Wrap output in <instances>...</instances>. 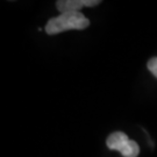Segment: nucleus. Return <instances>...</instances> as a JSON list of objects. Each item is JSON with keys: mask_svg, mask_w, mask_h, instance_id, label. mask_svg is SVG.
Returning a JSON list of instances; mask_svg holds the SVG:
<instances>
[{"mask_svg": "<svg viewBox=\"0 0 157 157\" xmlns=\"http://www.w3.org/2000/svg\"><path fill=\"white\" fill-rule=\"evenodd\" d=\"M147 67H148V70H149L155 77H157V57H154L151 59H149Z\"/></svg>", "mask_w": 157, "mask_h": 157, "instance_id": "39448f33", "label": "nucleus"}, {"mask_svg": "<svg viewBox=\"0 0 157 157\" xmlns=\"http://www.w3.org/2000/svg\"><path fill=\"white\" fill-rule=\"evenodd\" d=\"M120 152L124 157H137L140 154V147L135 141L129 140Z\"/></svg>", "mask_w": 157, "mask_h": 157, "instance_id": "20e7f679", "label": "nucleus"}, {"mask_svg": "<svg viewBox=\"0 0 157 157\" xmlns=\"http://www.w3.org/2000/svg\"><path fill=\"white\" fill-rule=\"evenodd\" d=\"M100 4L99 0H59L56 2L59 13H78L83 7H93Z\"/></svg>", "mask_w": 157, "mask_h": 157, "instance_id": "f03ea898", "label": "nucleus"}, {"mask_svg": "<svg viewBox=\"0 0 157 157\" xmlns=\"http://www.w3.org/2000/svg\"><path fill=\"white\" fill-rule=\"evenodd\" d=\"M128 141V136L124 133H122V132H115V133H112L107 137L106 144L108 147V149H111V150L121 151V149L126 146V143Z\"/></svg>", "mask_w": 157, "mask_h": 157, "instance_id": "7ed1b4c3", "label": "nucleus"}, {"mask_svg": "<svg viewBox=\"0 0 157 157\" xmlns=\"http://www.w3.org/2000/svg\"><path fill=\"white\" fill-rule=\"evenodd\" d=\"M90 26L89 19L84 14L78 13H62L56 17H51L45 25V33L56 35L70 29H85Z\"/></svg>", "mask_w": 157, "mask_h": 157, "instance_id": "f257e3e1", "label": "nucleus"}]
</instances>
